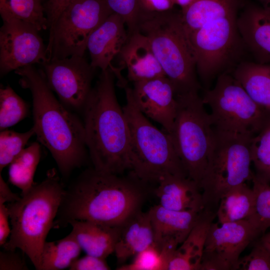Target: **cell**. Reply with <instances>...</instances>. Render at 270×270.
<instances>
[{
  "instance_id": "obj_40",
  "label": "cell",
  "mask_w": 270,
  "mask_h": 270,
  "mask_svg": "<svg viewBox=\"0 0 270 270\" xmlns=\"http://www.w3.org/2000/svg\"><path fill=\"white\" fill-rule=\"evenodd\" d=\"M142 12H163L173 10L174 4L172 0H140Z\"/></svg>"
},
{
  "instance_id": "obj_15",
  "label": "cell",
  "mask_w": 270,
  "mask_h": 270,
  "mask_svg": "<svg viewBox=\"0 0 270 270\" xmlns=\"http://www.w3.org/2000/svg\"><path fill=\"white\" fill-rule=\"evenodd\" d=\"M131 91L140 111L170 134L178 110L176 92L171 81L166 76H162L135 82Z\"/></svg>"
},
{
  "instance_id": "obj_32",
  "label": "cell",
  "mask_w": 270,
  "mask_h": 270,
  "mask_svg": "<svg viewBox=\"0 0 270 270\" xmlns=\"http://www.w3.org/2000/svg\"><path fill=\"white\" fill-rule=\"evenodd\" d=\"M252 162L256 176L270 182V120L252 138L250 144Z\"/></svg>"
},
{
  "instance_id": "obj_20",
  "label": "cell",
  "mask_w": 270,
  "mask_h": 270,
  "mask_svg": "<svg viewBox=\"0 0 270 270\" xmlns=\"http://www.w3.org/2000/svg\"><path fill=\"white\" fill-rule=\"evenodd\" d=\"M158 184L154 193L163 208L197 212L205 208L200 186L188 176L170 174L160 179Z\"/></svg>"
},
{
  "instance_id": "obj_25",
  "label": "cell",
  "mask_w": 270,
  "mask_h": 270,
  "mask_svg": "<svg viewBox=\"0 0 270 270\" xmlns=\"http://www.w3.org/2000/svg\"><path fill=\"white\" fill-rule=\"evenodd\" d=\"M241 4V0H194L186 9L180 11L186 33L210 21L238 14Z\"/></svg>"
},
{
  "instance_id": "obj_16",
  "label": "cell",
  "mask_w": 270,
  "mask_h": 270,
  "mask_svg": "<svg viewBox=\"0 0 270 270\" xmlns=\"http://www.w3.org/2000/svg\"><path fill=\"white\" fill-rule=\"evenodd\" d=\"M203 210H172L159 204L150 208L148 212L152 226L154 244L171 258L198 221Z\"/></svg>"
},
{
  "instance_id": "obj_14",
  "label": "cell",
  "mask_w": 270,
  "mask_h": 270,
  "mask_svg": "<svg viewBox=\"0 0 270 270\" xmlns=\"http://www.w3.org/2000/svg\"><path fill=\"white\" fill-rule=\"evenodd\" d=\"M0 29V74L48 60L46 46L33 25L15 18L2 20Z\"/></svg>"
},
{
  "instance_id": "obj_39",
  "label": "cell",
  "mask_w": 270,
  "mask_h": 270,
  "mask_svg": "<svg viewBox=\"0 0 270 270\" xmlns=\"http://www.w3.org/2000/svg\"><path fill=\"white\" fill-rule=\"evenodd\" d=\"M72 0H48L44 6L48 20L49 35L54 29L58 17Z\"/></svg>"
},
{
  "instance_id": "obj_17",
  "label": "cell",
  "mask_w": 270,
  "mask_h": 270,
  "mask_svg": "<svg viewBox=\"0 0 270 270\" xmlns=\"http://www.w3.org/2000/svg\"><path fill=\"white\" fill-rule=\"evenodd\" d=\"M122 18L112 14L90 34L87 42L91 66L101 71L108 68L114 72L117 68L112 64L126 42L128 34Z\"/></svg>"
},
{
  "instance_id": "obj_41",
  "label": "cell",
  "mask_w": 270,
  "mask_h": 270,
  "mask_svg": "<svg viewBox=\"0 0 270 270\" xmlns=\"http://www.w3.org/2000/svg\"><path fill=\"white\" fill-rule=\"evenodd\" d=\"M8 208L5 204H0V246H3L8 241L11 232L8 219Z\"/></svg>"
},
{
  "instance_id": "obj_21",
  "label": "cell",
  "mask_w": 270,
  "mask_h": 270,
  "mask_svg": "<svg viewBox=\"0 0 270 270\" xmlns=\"http://www.w3.org/2000/svg\"><path fill=\"white\" fill-rule=\"evenodd\" d=\"M216 212L204 208L186 238L170 258L167 270H200L204 245Z\"/></svg>"
},
{
  "instance_id": "obj_30",
  "label": "cell",
  "mask_w": 270,
  "mask_h": 270,
  "mask_svg": "<svg viewBox=\"0 0 270 270\" xmlns=\"http://www.w3.org/2000/svg\"><path fill=\"white\" fill-rule=\"evenodd\" d=\"M252 181L254 202L252 212L247 220L260 234L270 227V186L256 176L254 172Z\"/></svg>"
},
{
  "instance_id": "obj_44",
  "label": "cell",
  "mask_w": 270,
  "mask_h": 270,
  "mask_svg": "<svg viewBox=\"0 0 270 270\" xmlns=\"http://www.w3.org/2000/svg\"><path fill=\"white\" fill-rule=\"evenodd\" d=\"M259 242L270 251V232L263 235Z\"/></svg>"
},
{
  "instance_id": "obj_11",
  "label": "cell",
  "mask_w": 270,
  "mask_h": 270,
  "mask_svg": "<svg viewBox=\"0 0 270 270\" xmlns=\"http://www.w3.org/2000/svg\"><path fill=\"white\" fill-rule=\"evenodd\" d=\"M112 13L105 0H72L49 36L48 60L84 56L90 34Z\"/></svg>"
},
{
  "instance_id": "obj_27",
  "label": "cell",
  "mask_w": 270,
  "mask_h": 270,
  "mask_svg": "<svg viewBox=\"0 0 270 270\" xmlns=\"http://www.w3.org/2000/svg\"><path fill=\"white\" fill-rule=\"evenodd\" d=\"M82 248L73 234L44 244L38 270H62L70 268L78 258Z\"/></svg>"
},
{
  "instance_id": "obj_38",
  "label": "cell",
  "mask_w": 270,
  "mask_h": 270,
  "mask_svg": "<svg viewBox=\"0 0 270 270\" xmlns=\"http://www.w3.org/2000/svg\"><path fill=\"white\" fill-rule=\"evenodd\" d=\"M70 270H110L106 259L86 254L78 258L70 266Z\"/></svg>"
},
{
  "instance_id": "obj_37",
  "label": "cell",
  "mask_w": 270,
  "mask_h": 270,
  "mask_svg": "<svg viewBox=\"0 0 270 270\" xmlns=\"http://www.w3.org/2000/svg\"><path fill=\"white\" fill-rule=\"evenodd\" d=\"M25 260L15 250H4L0 252V270H28Z\"/></svg>"
},
{
  "instance_id": "obj_36",
  "label": "cell",
  "mask_w": 270,
  "mask_h": 270,
  "mask_svg": "<svg viewBox=\"0 0 270 270\" xmlns=\"http://www.w3.org/2000/svg\"><path fill=\"white\" fill-rule=\"evenodd\" d=\"M236 270H270V251L259 241L238 262Z\"/></svg>"
},
{
  "instance_id": "obj_12",
  "label": "cell",
  "mask_w": 270,
  "mask_h": 270,
  "mask_svg": "<svg viewBox=\"0 0 270 270\" xmlns=\"http://www.w3.org/2000/svg\"><path fill=\"white\" fill-rule=\"evenodd\" d=\"M259 235L247 220L212 222L207 235L200 270H236L242 252Z\"/></svg>"
},
{
  "instance_id": "obj_28",
  "label": "cell",
  "mask_w": 270,
  "mask_h": 270,
  "mask_svg": "<svg viewBox=\"0 0 270 270\" xmlns=\"http://www.w3.org/2000/svg\"><path fill=\"white\" fill-rule=\"evenodd\" d=\"M40 156V145L34 142L24 148L10 164L9 182L21 190V196L34 184V176Z\"/></svg>"
},
{
  "instance_id": "obj_3",
  "label": "cell",
  "mask_w": 270,
  "mask_h": 270,
  "mask_svg": "<svg viewBox=\"0 0 270 270\" xmlns=\"http://www.w3.org/2000/svg\"><path fill=\"white\" fill-rule=\"evenodd\" d=\"M110 69L101 71L84 108L86 148L95 169L122 174L130 170V134Z\"/></svg>"
},
{
  "instance_id": "obj_4",
  "label": "cell",
  "mask_w": 270,
  "mask_h": 270,
  "mask_svg": "<svg viewBox=\"0 0 270 270\" xmlns=\"http://www.w3.org/2000/svg\"><path fill=\"white\" fill-rule=\"evenodd\" d=\"M64 189L56 170L52 168L42 182L34 183L18 200L8 203L11 232L4 249H20L38 270L42 250L54 227Z\"/></svg>"
},
{
  "instance_id": "obj_5",
  "label": "cell",
  "mask_w": 270,
  "mask_h": 270,
  "mask_svg": "<svg viewBox=\"0 0 270 270\" xmlns=\"http://www.w3.org/2000/svg\"><path fill=\"white\" fill-rule=\"evenodd\" d=\"M138 30L148 38L176 94L198 92L196 60L180 11L142 12Z\"/></svg>"
},
{
  "instance_id": "obj_34",
  "label": "cell",
  "mask_w": 270,
  "mask_h": 270,
  "mask_svg": "<svg viewBox=\"0 0 270 270\" xmlns=\"http://www.w3.org/2000/svg\"><path fill=\"white\" fill-rule=\"evenodd\" d=\"M170 257L154 243L136 256L128 264H122L118 270H167Z\"/></svg>"
},
{
  "instance_id": "obj_6",
  "label": "cell",
  "mask_w": 270,
  "mask_h": 270,
  "mask_svg": "<svg viewBox=\"0 0 270 270\" xmlns=\"http://www.w3.org/2000/svg\"><path fill=\"white\" fill-rule=\"evenodd\" d=\"M123 110L130 134V174L144 183L170 174L188 176L170 134L154 126L137 107L131 88H124Z\"/></svg>"
},
{
  "instance_id": "obj_9",
  "label": "cell",
  "mask_w": 270,
  "mask_h": 270,
  "mask_svg": "<svg viewBox=\"0 0 270 270\" xmlns=\"http://www.w3.org/2000/svg\"><path fill=\"white\" fill-rule=\"evenodd\" d=\"M238 14L210 21L187 34L199 80L208 86L220 74L231 72L246 50L237 26Z\"/></svg>"
},
{
  "instance_id": "obj_29",
  "label": "cell",
  "mask_w": 270,
  "mask_h": 270,
  "mask_svg": "<svg viewBox=\"0 0 270 270\" xmlns=\"http://www.w3.org/2000/svg\"><path fill=\"white\" fill-rule=\"evenodd\" d=\"M40 0H0L2 20L15 18L29 23L40 31L48 28L44 8Z\"/></svg>"
},
{
  "instance_id": "obj_33",
  "label": "cell",
  "mask_w": 270,
  "mask_h": 270,
  "mask_svg": "<svg viewBox=\"0 0 270 270\" xmlns=\"http://www.w3.org/2000/svg\"><path fill=\"white\" fill-rule=\"evenodd\" d=\"M36 132L34 127L24 132L3 130L0 133V172L24 148L29 140Z\"/></svg>"
},
{
  "instance_id": "obj_26",
  "label": "cell",
  "mask_w": 270,
  "mask_h": 270,
  "mask_svg": "<svg viewBox=\"0 0 270 270\" xmlns=\"http://www.w3.org/2000/svg\"><path fill=\"white\" fill-rule=\"evenodd\" d=\"M254 202V190L246 182L230 189L220 200L216 212L218 222L247 220L252 212Z\"/></svg>"
},
{
  "instance_id": "obj_1",
  "label": "cell",
  "mask_w": 270,
  "mask_h": 270,
  "mask_svg": "<svg viewBox=\"0 0 270 270\" xmlns=\"http://www.w3.org/2000/svg\"><path fill=\"white\" fill-rule=\"evenodd\" d=\"M145 184L91 168L81 172L65 188L54 227L67 226L74 220L121 226L141 210Z\"/></svg>"
},
{
  "instance_id": "obj_18",
  "label": "cell",
  "mask_w": 270,
  "mask_h": 270,
  "mask_svg": "<svg viewBox=\"0 0 270 270\" xmlns=\"http://www.w3.org/2000/svg\"><path fill=\"white\" fill-rule=\"evenodd\" d=\"M237 26L246 50L256 62L270 63V8L248 6L238 14Z\"/></svg>"
},
{
  "instance_id": "obj_42",
  "label": "cell",
  "mask_w": 270,
  "mask_h": 270,
  "mask_svg": "<svg viewBox=\"0 0 270 270\" xmlns=\"http://www.w3.org/2000/svg\"><path fill=\"white\" fill-rule=\"evenodd\" d=\"M17 194L13 192L0 174V204L16 202L20 198Z\"/></svg>"
},
{
  "instance_id": "obj_19",
  "label": "cell",
  "mask_w": 270,
  "mask_h": 270,
  "mask_svg": "<svg viewBox=\"0 0 270 270\" xmlns=\"http://www.w3.org/2000/svg\"><path fill=\"white\" fill-rule=\"evenodd\" d=\"M133 83L166 76L146 37L137 30L128 34L119 55Z\"/></svg>"
},
{
  "instance_id": "obj_10",
  "label": "cell",
  "mask_w": 270,
  "mask_h": 270,
  "mask_svg": "<svg viewBox=\"0 0 270 270\" xmlns=\"http://www.w3.org/2000/svg\"><path fill=\"white\" fill-rule=\"evenodd\" d=\"M202 98L210 109L214 128L220 131L254 136L270 120V114L250 98L231 72L220 74Z\"/></svg>"
},
{
  "instance_id": "obj_43",
  "label": "cell",
  "mask_w": 270,
  "mask_h": 270,
  "mask_svg": "<svg viewBox=\"0 0 270 270\" xmlns=\"http://www.w3.org/2000/svg\"><path fill=\"white\" fill-rule=\"evenodd\" d=\"M194 0H172L174 5H178L181 8L180 11L186 9Z\"/></svg>"
},
{
  "instance_id": "obj_7",
  "label": "cell",
  "mask_w": 270,
  "mask_h": 270,
  "mask_svg": "<svg viewBox=\"0 0 270 270\" xmlns=\"http://www.w3.org/2000/svg\"><path fill=\"white\" fill-rule=\"evenodd\" d=\"M176 116L169 134L188 176L200 187L212 148L214 128L198 92L176 94Z\"/></svg>"
},
{
  "instance_id": "obj_24",
  "label": "cell",
  "mask_w": 270,
  "mask_h": 270,
  "mask_svg": "<svg viewBox=\"0 0 270 270\" xmlns=\"http://www.w3.org/2000/svg\"><path fill=\"white\" fill-rule=\"evenodd\" d=\"M231 73L250 98L270 114V63L243 60Z\"/></svg>"
},
{
  "instance_id": "obj_35",
  "label": "cell",
  "mask_w": 270,
  "mask_h": 270,
  "mask_svg": "<svg viewBox=\"0 0 270 270\" xmlns=\"http://www.w3.org/2000/svg\"><path fill=\"white\" fill-rule=\"evenodd\" d=\"M112 11L124 20L128 34L138 30L142 12L140 0H105Z\"/></svg>"
},
{
  "instance_id": "obj_2",
  "label": "cell",
  "mask_w": 270,
  "mask_h": 270,
  "mask_svg": "<svg viewBox=\"0 0 270 270\" xmlns=\"http://www.w3.org/2000/svg\"><path fill=\"white\" fill-rule=\"evenodd\" d=\"M14 72L22 86L32 94L38 140L50 152L62 177L68 178L88 158L84 122L56 98L42 70L30 65Z\"/></svg>"
},
{
  "instance_id": "obj_45",
  "label": "cell",
  "mask_w": 270,
  "mask_h": 270,
  "mask_svg": "<svg viewBox=\"0 0 270 270\" xmlns=\"http://www.w3.org/2000/svg\"><path fill=\"white\" fill-rule=\"evenodd\" d=\"M260 6L267 8H270V0H258Z\"/></svg>"
},
{
  "instance_id": "obj_8",
  "label": "cell",
  "mask_w": 270,
  "mask_h": 270,
  "mask_svg": "<svg viewBox=\"0 0 270 270\" xmlns=\"http://www.w3.org/2000/svg\"><path fill=\"white\" fill-rule=\"evenodd\" d=\"M254 136L214 128L212 148L200 184L205 208L212 210L224 194L252 180L250 144Z\"/></svg>"
},
{
  "instance_id": "obj_46",
  "label": "cell",
  "mask_w": 270,
  "mask_h": 270,
  "mask_svg": "<svg viewBox=\"0 0 270 270\" xmlns=\"http://www.w3.org/2000/svg\"></svg>"
},
{
  "instance_id": "obj_13",
  "label": "cell",
  "mask_w": 270,
  "mask_h": 270,
  "mask_svg": "<svg viewBox=\"0 0 270 270\" xmlns=\"http://www.w3.org/2000/svg\"><path fill=\"white\" fill-rule=\"evenodd\" d=\"M47 82L67 108L84 110L92 92L94 68L84 56L52 58L42 64Z\"/></svg>"
},
{
  "instance_id": "obj_23",
  "label": "cell",
  "mask_w": 270,
  "mask_h": 270,
  "mask_svg": "<svg viewBox=\"0 0 270 270\" xmlns=\"http://www.w3.org/2000/svg\"><path fill=\"white\" fill-rule=\"evenodd\" d=\"M154 243L152 226L148 212L140 210L121 226L114 252L122 264Z\"/></svg>"
},
{
  "instance_id": "obj_22",
  "label": "cell",
  "mask_w": 270,
  "mask_h": 270,
  "mask_svg": "<svg viewBox=\"0 0 270 270\" xmlns=\"http://www.w3.org/2000/svg\"><path fill=\"white\" fill-rule=\"evenodd\" d=\"M72 232L86 254L106 258L114 252L120 226H108L88 220L70 222Z\"/></svg>"
},
{
  "instance_id": "obj_31",
  "label": "cell",
  "mask_w": 270,
  "mask_h": 270,
  "mask_svg": "<svg viewBox=\"0 0 270 270\" xmlns=\"http://www.w3.org/2000/svg\"><path fill=\"white\" fill-rule=\"evenodd\" d=\"M28 113V106L10 86L0 88V131L18 124Z\"/></svg>"
}]
</instances>
